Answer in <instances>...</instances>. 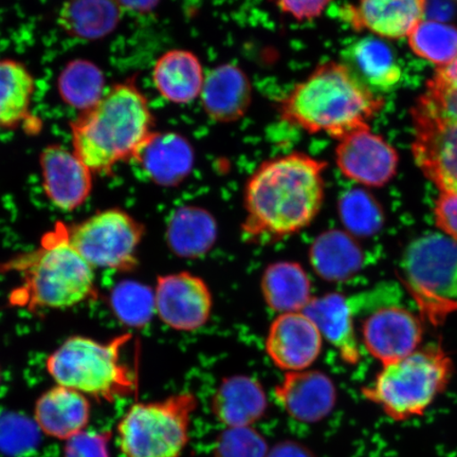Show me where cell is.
I'll return each mask as SVG.
<instances>
[{"mask_svg": "<svg viewBox=\"0 0 457 457\" xmlns=\"http://www.w3.org/2000/svg\"><path fill=\"white\" fill-rule=\"evenodd\" d=\"M325 169L327 163L303 153L262 162L245 187L244 237L270 244L311 226L323 205Z\"/></svg>", "mask_w": 457, "mask_h": 457, "instance_id": "cell-1", "label": "cell"}, {"mask_svg": "<svg viewBox=\"0 0 457 457\" xmlns=\"http://www.w3.org/2000/svg\"><path fill=\"white\" fill-rule=\"evenodd\" d=\"M153 128L145 96L133 83H120L73 120L72 151L93 173L110 174L118 164L136 159Z\"/></svg>", "mask_w": 457, "mask_h": 457, "instance_id": "cell-2", "label": "cell"}, {"mask_svg": "<svg viewBox=\"0 0 457 457\" xmlns=\"http://www.w3.org/2000/svg\"><path fill=\"white\" fill-rule=\"evenodd\" d=\"M384 106L385 100L360 83L346 65L328 62L295 86L282 101L279 112L294 127L339 140L370 127V120Z\"/></svg>", "mask_w": 457, "mask_h": 457, "instance_id": "cell-3", "label": "cell"}, {"mask_svg": "<svg viewBox=\"0 0 457 457\" xmlns=\"http://www.w3.org/2000/svg\"><path fill=\"white\" fill-rule=\"evenodd\" d=\"M7 268L21 277L11 303L30 311L62 310L96 296L94 268L73 248L62 224L46 234L37 249L15 257Z\"/></svg>", "mask_w": 457, "mask_h": 457, "instance_id": "cell-4", "label": "cell"}, {"mask_svg": "<svg viewBox=\"0 0 457 457\" xmlns=\"http://www.w3.org/2000/svg\"><path fill=\"white\" fill-rule=\"evenodd\" d=\"M453 373L450 357L438 346L415 351L384 365L363 395L395 421L424 415L449 385Z\"/></svg>", "mask_w": 457, "mask_h": 457, "instance_id": "cell-5", "label": "cell"}, {"mask_svg": "<svg viewBox=\"0 0 457 457\" xmlns=\"http://www.w3.org/2000/svg\"><path fill=\"white\" fill-rule=\"evenodd\" d=\"M130 338L127 334L100 343L86 337H72L49 356L48 373L57 386L113 403L129 395L135 388L129 370L121 362L122 348Z\"/></svg>", "mask_w": 457, "mask_h": 457, "instance_id": "cell-6", "label": "cell"}, {"mask_svg": "<svg viewBox=\"0 0 457 457\" xmlns=\"http://www.w3.org/2000/svg\"><path fill=\"white\" fill-rule=\"evenodd\" d=\"M412 119L417 167L442 193H457V89L433 77Z\"/></svg>", "mask_w": 457, "mask_h": 457, "instance_id": "cell-7", "label": "cell"}, {"mask_svg": "<svg viewBox=\"0 0 457 457\" xmlns=\"http://www.w3.org/2000/svg\"><path fill=\"white\" fill-rule=\"evenodd\" d=\"M197 408L198 399L192 393L134 404L118 425L122 457H180Z\"/></svg>", "mask_w": 457, "mask_h": 457, "instance_id": "cell-8", "label": "cell"}, {"mask_svg": "<svg viewBox=\"0 0 457 457\" xmlns=\"http://www.w3.org/2000/svg\"><path fill=\"white\" fill-rule=\"evenodd\" d=\"M405 285L433 323L457 312V242L433 233L415 239L403 256Z\"/></svg>", "mask_w": 457, "mask_h": 457, "instance_id": "cell-9", "label": "cell"}, {"mask_svg": "<svg viewBox=\"0 0 457 457\" xmlns=\"http://www.w3.org/2000/svg\"><path fill=\"white\" fill-rule=\"evenodd\" d=\"M68 236L91 267L129 271L138 264L145 226L123 210L110 209L68 228Z\"/></svg>", "mask_w": 457, "mask_h": 457, "instance_id": "cell-10", "label": "cell"}, {"mask_svg": "<svg viewBox=\"0 0 457 457\" xmlns=\"http://www.w3.org/2000/svg\"><path fill=\"white\" fill-rule=\"evenodd\" d=\"M154 306L162 323L190 333L204 327L213 311V296L204 279L184 271L158 278Z\"/></svg>", "mask_w": 457, "mask_h": 457, "instance_id": "cell-11", "label": "cell"}, {"mask_svg": "<svg viewBox=\"0 0 457 457\" xmlns=\"http://www.w3.org/2000/svg\"><path fill=\"white\" fill-rule=\"evenodd\" d=\"M336 162L342 174L360 185L384 187L396 175L397 151L370 127L342 137L336 148Z\"/></svg>", "mask_w": 457, "mask_h": 457, "instance_id": "cell-12", "label": "cell"}, {"mask_svg": "<svg viewBox=\"0 0 457 457\" xmlns=\"http://www.w3.org/2000/svg\"><path fill=\"white\" fill-rule=\"evenodd\" d=\"M323 337L305 312L281 313L273 320L265 341L268 357L279 370H308L322 352Z\"/></svg>", "mask_w": 457, "mask_h": 457, "instance_id": "cell-13", "label": "cell"}, {"mask_svg": "<svg viewBox=\"0 0 457 457\" xmlns=\"http://www.w3.org/2000/svg\"><path fill=\"white\" fill-rule=\"evenodd\" d=\"M39 165L51 204L66 212L82 207L93 190V171L73 151L57 145L46 146Z\"/></svg>", "mask_w": 457, "mask_h": 457, "instance_id": "cell-14", "label": "cell"}, {"mask_svg": "<svg viewBox=\"0 0 457 457\" xmlns=\"http://www.w3.org/2000/svg\"><path fill=\"white\" fill-rule=\"evenodd\" d=\"M362 337L370 355L386 365L416 351L422 339V325L404 308L384 307L365 320Z\"/></svg>", "mask_w": 457, "mask_h": 457, "instance_id": "cell-15", "label": "cell"}, {"mask_svg": "<svg viewBox=\"0 0 457 457\" xmlns=\"http://www.w3.org/2000/svg\"><path fill=\"white\" fill-rule=\"evenodd\" d=\"M274 396L285 412L304 424H316L331 413L337 402L333 380L319 370L286 373L274 388Z\"/></svg>", "mask_w": 457, "mask_h": 457, "instance_id": "cell-16", "label": "cell"}, {"mask_svg": "<svg viewBox=\"0 0 457 457\" xmlns=\"http://www.w3.org/2000/svg\"><path fill=\"white\" fill-rule=\"evenodd\" d=\"M427 0H358L342 9V19L357 31L385 38L410 36L424 21Z\"/></svg>", "mask_w": 457, "mask_h": 457, "instance_id": "cell-17", "label": "cell"}, {"mask_svg": "<svg viewBox=\"0 0 457 457\" xmlns=\"http://www.w3.org/2000/svg\"><path fill=\"white\" fill-rule=\"evenodd\" d=\"M194 150L185 137L175 133H154L135 162L148 179L162 187H176L190 175Z\"/></svg>", "mask_w": 457, "mask_h": 457, "instance_id": "cell-18", "label": "cell"}, {"mask_svg": "<svg viewBox=\"0 0 457 457\" xmlns=\"http://www.w3.org/2000/svg\"><path fill=\"white\" fill-rule=\"evenodd\" d=\"M203 106L214 121L230 123L241 119L251 103V84L245 73L231 64L221 65L204 78Z\"/></svg>", "mask_w": 457, "mask_h": 457, "instance_id": "cell-19", "label": "cell"}, {"mask_svg": "<svg viewBox=\"0 0 457 457\" xmlns=\"http://www.w3.org/2000/svg\"><path fill=\"white\" fill-rule=\"evenodd\" d=\"M268 400L264 387L253 377H228L214 394L211 410L227 428L251 427L266 414Z\"/></svg>", "mask_w": 457, "mask_h": 457, "instance_id": "cell-20", "label": "cell"}, {"mask_svg": "<svg viewBox=\"0 0 457 457\" xmlns=\"http://www.w3.org/2000/svg\"><path fill=\"white\" fill-rule=\"evenodd\" d=\"M34 414L37 427L45 434L67 441L87 426L90 403L82 393L56 386L39 397Z\"/></svg>", "mask_w": 457, "mask_h": 457, "instance_id": "cell-21", "label": "cell"}, {"mask_svg": "<svg viewBox=\"0 0 457 457\" xmlns=\"http://www.w3.org/2000/svg\"><path fill=\"white\" fill-rule=\"evenodd\" d=\"M345 65L365 87L374 93H386L402 79L393 49L376 37H365L352 44L345 51Z\"/></svg>", "mask_w": 457, "mask_h": 457, "instance_id": "cell-22", "label": "cell"}, {"mask_svg": "<svg viewBox=\"0 0 457 457\" xmlns=\"http://www.w3.org/2000/svg\"><path fill=\"white\" fill-rule=\"evenodd\" d=\"M316 324L320 334L336 347L346 363L356 364L359 346L350 303L339 294L313 296L303 312Z\"/></svg>", "mask_w": 457, "mask_h": 457, "instance_id": "cell-23", "label": "cell"}, {"mask_svg": "<svg viewBox=\"0 0 457 457\" xmlns=\"http://www.w3.org/2000/svg\"><path fill=\"white\" fill-rule=\"evenodd\" d=\"M153 81L165 100L175 104H187L202 94L203 66L191 51L171 50L157 61Z\"/></svg>", "mask_w": 457, "mask_h": 457, "instance_id": "cell-24", "label": "cell"}, {"mask_svg": "<svg viewBox=\"0 0 457 457\" xmlns=\"http://www.w3.org/2000/svg\"><path fill=\"white\" fill-rule=\"evenodd\" d=\"M261 289L267 306L278 314L304 312L313 298L310 277L295 262L268 266L262 273Z\"/></svg>", "mask_w": 457, "mask_h": 457, "instance_id": "cell-25", "label": "cell"}, {"mask_svg": "<svg viewBox=\"0 0 457 457\" xmlns=\"http://www.w3.org/2000/svg\"><path fill=\"white\" fill-rule=\"evenodd\" d=\"M310 261L320 278L328 282H342L361 270L364 253L350 234L328 230L312 243Z\"/></svg>", "mask_w": 457, "mask_h": 457, "instance_id": "cell-26", "label": "cell"}, {"mask_svg": "<svg viewBox=\"0 0 457 457\" xmlns=\"http://www.w3.org/2000/svg\"><path fill=\"white\" fill-rule=\"evenodd\" d=\"M122 9L118 0H66L57 21L67 36L98 41L118 27Z\"/></svg>", "mask_w": 457, "mask_h": 457, "instance_id": "cell-27", "label": "cell"}, {"mask_svg": "<svg viewBox=\"0 0 457 457\" xmlns=\"http://www.w3.org/2000/svg\"><path fill=\"white\" fill-rule=\"evenodd\" d=\"M217 238V225L208 211L184 207L171 215L167 228L169 247L176 255L195 259L207 254Z\"/></svg>", "mask_w": 457, "mask_h": 457, "instance_id": "cell-28", "label": "cell"}, {"mask_svg": "<svg viewBox=\"0 0 457 457\" xmlns=\"http://www.w3.org/2000/svg\"><path fill=\"white\" fill-rule=\"evenodd\" d=\"M36 82L21 62L0 59V128L15 129L29 116Z\"/></svg>", "mask_w": 457, "mask_h": 457, "instance_id": "cell-29", "label": "cell"}, {"mask_svg": "<svg viewBox=\"0 0 457 457\" xmlns=\"http://www.w3.org/2000/svg\"><path fill=\"white\" fill-rule=\"evenodd\" d=\"M57 90L66 105L81 112L87 111L105 94L104 73L94 62L72 60L60 72Z\"/></svg>", "mask_w": 457, "mask_h": 457, "instance_id": "cell-30", "label": "cell"}, {"mask_svg": "<svg viewBox=\"0 0 457 457\" xmlns=\"http://www.w3.org/2000/svg\"><path fill=\"white\" fill-rule=\"evenodd\" d=\"M409 45L416 55L445 67L457 57V28L436 21H422L411 32Z\"/></svg>", "mask_w": 457, "mask_h": 457, "instance_id": "cell-31", "label": "cell"}, {"mask_svg": "<svg viewBox=\"0 0 457 457\" xmlns=\"http://www.w3.org/2000/svg\"><path fill=\"white\" fill-rule=\"evenodd\" d=\"M339 214L347 230L360 237L375 236L385 222L378 202L360 188L343 194L339 202Z\"/></svg>", "mask_w": 457, "mask_h": 457, "instance_id": "cell-32", "label": "cell"}, {"mask_svg": "<svg viewBox=\"0 0 457 457\" xmlns=\"http://www.w3.org/2000/svg\"><path fill=\"white\" fill-rule=\"evenodd\" d=\"M112 304L119 319L130 327L145 325L155 312L154 291L133 282L118 285L112 296Z\"/></svg>", "mask_w": 457, "mask_h": 457, "instance_id": "cell-33", "label": "cell"}, {"mask_svg": "<svg viewBox=\"0 0 457 457\" xmlns=\"http://www.w3.org/2000/svg\"><path fill=\"white\" fill-rule=\"evenodd\" d=\"M264 436L253 427L227 428L217 437L213 457H267Z\"/></svg>", "mask_w": 457, "mask_h": 457, "instance_id": "cell-34", "label": "cell"}, {"mask_svg": "<svg viewBox=\"0 0 457 457\" xmlns=\"http://www.w3.org/2000/svg\"><path fill=\"white\" fill-rule=\"evenodd\" d=\"M37 441L36 428L21 416H7L0 420V449L4 453H20L33 447Z\"/></svg>", "mask_w": 457, "mask_h": 457, "instance_id": "cell-35", "label": "cell"}, {"mask_svg": "<svg viewBox=\"0 0 457 457\" xmlns=\"http://www.w3.org/2000/svg\"><path fill=\"white\" fill-rule=\"evenodd\" d=\"M112 432L82 431L67 439L65 457H111L108 443Z\"/></svg>", "mask_w": 457, "mask_h": 457, "instance_id": "cell-36", "label": "cell"}, {"mask_svg": "<svg viewBox=\"0 0 457 457\" xmlns=\"http://www.w3.org/2000/svg\"><path fill=\"white\" fill-rule=\"evenodd\" d=\"M278 9L298 21L318 19L328 8L331 0H272Z\"/></svg>", "mask_w": 457, "mask_h": 457, "instance_id": "cell-37", "label": "cell"}, {"mask_svg": "<svg viewBox=\"0 0 457 457\" xmlns=\"http://www.w3.org/2000/svg\"><path fill=\"white\" fill-rule=\"evenodd\" d=\"M438 228L457 242V193H442L436 207Z\"/></svg>", "mask_w": 457, "mask_h": 457, "instance_id": "cell-38", "label": "cell"}, {"mask_svg": "<svg viewBox=\"0 0 457 457\" xmlns=\"http://www.w3.org/2000/svg\"><path fill=\"white\" fill-rule=\"evenodd\" d=\"M267 457H316L306 445L295 441H283L274 445Z\"/></svg>", "mask_w": 457, "mask_h": 457, "instance_id": "cell-39", "label": "cell"}, {"mask_svg": "<svg viewBox=\"0 0 457 457\" xmlns=\"http://www.w3.org/2000/svg\"><path fill=\"white\" fill-rule=\"evenodd\" d=\"M123 9L133 11V12L145 13L156 8L160 0H118Z\"/></svg>", "mask_w": 457, "mask_h": 457, "instance_id": "cell-40", "label": "cell"}, {"mask_svg": "<svg viewBox=\"0 0 457 457\" xmlns=\"http://www.w3.org/2000/svg\"><path fill=\"white\" fill-rule=\"evenodd\" d=\"M434 77L457 89V57L449 65L439 68Z\"/></svg>", "mask_w": 457, "mask_h": 457, "instance_id": "cell-41", "label": "cell"}, {"mask_svg": "<svg viewBox=\"0 0 457 457\" xmlns=\"http://www.w3.org/2000/svg\"><path fill=\"white\" fill-rule=\"evenodd\" d=\"M456 2H457V0H456Z\"/></svg>", "mask_w": 457, "mask_h": 457, "instance_id": "cell-42", "label": "cell"}]
</instances>
